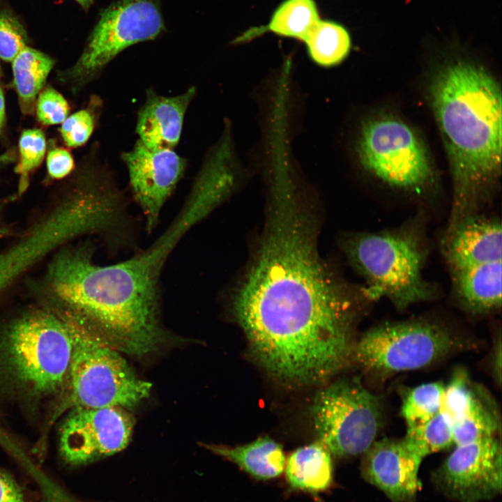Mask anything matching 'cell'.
<instances>
[{
	"label": "cell",
	"mask_w": 502,
	"mask_h": 502,
	"mask_svg": "<svg viewBox=\"0 0 502 502\" xmlns=\"http://www.w3.org/2000/svg\"><path fill=\"white\" fill-rule=\"evenodd\" d=\"M315 229L290 183L279 179L256 256L233 301L252 354L287 385L330 377L352 349L354 298L321 260Z\"/></svg>",
	"instance_id": "6da1fadb"
},
{
	"label": "cell",
	"mask_w": 502,
	"mask_h": 502,
	"mask_svg": "<svg viewBox=\"0 0 502 502\" xmlns=\"http://www.w3.org/2000/svg\"><path fill=\"white\" fill-rule=\"evenodd\" d=\"M431 98L452 174L449 229L479 213L501 176V91L482 67L457 60L438 72Z\"/></svg>",
	"instance_id": "7a4b0ae2"
},
{
	"label": "cell",
	"mask_w": 502,
	"mask_h": 502,
	"mask_svg": "<svg viewBox=\"0 0 502 502\" xmlns=\"http://www.w3.org/2000/svg\"><path fill=\"white\" fill-rule=\"evenodd\" d=\"M50 293L64 307L87 319L118 351L143 356L162 340L158 309L122 293L89 252L66 250L52 261L47 275Z\"/></svg>",
	"instance_id": "3957f363"
},
{
	"label": "cell",
	"mask_w": 502,
	"mask_h": 502,
	"mask_svg": "<svg viewBox=\"0 0 502 502\" xmlns=\"http://www.w3.org/2000/svg\"><path fill=\"white\" fill-rule=\"evenodd\" d=\"M72 353L65 309L26 312L0 333V383L31 398L66 385Z\"/></svg>",
	"instance_id": "277c9868"
},
{
	"label": "cell",
	"mask_w": 502,
	"mask_h": 502,
	"mask_svg": "<svg viewBox=\"0 0 502 502\" xmlns=\"http://www.w3.org/2000/svg\"><path fill=\"white\" fill-rule=\"evenodd\" d=\"M344 250L365 280L363 291L369 299L386 298L404 310L435 296L434 287L423 275L428 250L418 223L352 235Z\"/></svg>",
	"instance_id": "5b68a950"
},
{
	"label": "cell",
	"mask_w": 502,
	"mask_h": 502,
	"mask_svg": "<svg viewBox=\"0 0 502 502\" xmlns=\"http://www.w3.org/2000/svg\"><path fill=\"white\" fill-rule=\"evenodd\" d=\"M63 308L72 341L68 406L126 409L146 398L151 383L139 378L87 319Z\"/></svg>",
	"instance_id": "8992f818"
},
{
	"label": "cell",
	"mask_w": 502,
	"mask_h": 502,
	"mask_svg": "<svg viewBox=\"0 0 502 502\" xmlns=\"http://www.w3.org/2000/svg\"><path fill=\"white\" fill-rule=\"evenodd\" d=\"M320 441L333 455L365 453L382 424L379 398L356 379L337 381L315 395L311 406Z\"/></svg>",
	"instance_id": "52a82bcc"
},
{
	"label": "cell",
	"mask_w": 502,
	"mask_h": 502,
	"mask_svg": "<svg viewBox=\"0 0 502 502\" xmlns=\"http://www.w3.org/2000/svg\"><path fill=\"white\" fill-rule=\"evenodd\" d=\"M356 152L363 169L390 187L421 194L434 184V172L425 145L398 119L365 122Z\"/></svg>",
	"instance_id": "ba28073f"
},
{
	"label": "cell",
	"mask_w": 502,
	"mask_h": 502,
	"mask_svg": "<svg viewBox=\"0 0 502 502\" xmlns=\"http://www.w3.org/2000/svg\"><path fill=\"white\" fill-rule=\"evenodd\" d=\"M456 346L457 340L444 326L412 319L369 329L353 347L351 354L366 371L387 375L425 367Z\"/></svg>",
	"instance_id": "9c48e42d"
},
{
	"label": "cell",
	"mask_w": 502,
	"mask_h": 502,
	"mask_svg": "<svg viewBox=\"0 0 502 502\" xmlns=\"http://www.w3.org/2000/svg\"><path fill=\"white\" fill-rule=\"evenodd\" d=\"M164 28L156 0H119L101 12L80 56L71 67L59 72L58 79L78 91L121 52L154 39Z\"/></svg>",
	"instance_id": "30bf717a"
},
{
	"label": "cell",
	"mask_w": 502,
	"mask_h": 502,
	"mask_svg": "<svg viewBox=\"0 0 502 502\" xmlns=\"http://www.w3.org/2000/svg\"><path fill=\"white\" fill-rule=\"evenodd\" d=\"M133 418L119 407L73 408L60 429L61 457L72 465L91 463L123 450Z\"/></svg>",
	"instance_id": "8fae6325"
},
{
	"label": "cell",
	"mask_w": 502,
	"mask_h": 502,
	"mask_svg": "<svg viewBox=\"0 0 502 502\" xmlns=\"http://www.w3.org/2000/svg\"><path fill=\"white\" fill-rule=\"evenodd\" d=\"M436 487L459 502H480L501 491V448L494 436L456 446L432 474Z\"/></svg>",
	"instance_id": "7c38bea8"
},
{
	"label": "cell",
	"mask_w": 502,
	"mask_h": 502,
	"mask_svg": "<svg viewBox=\"0 0 502 502\" xmlns=\"http://www.w3.org/2000/svg\"><path fill=\"white\" fill-rule=\"evenodd\" d=\"M128 171L133 196L151 231L162 208L170 196L185 168V160L173 149L150 148L138 140L122 154Z\"/></svg>",
	"instance_id": "4fadbf2b"
},
{
	"label": "cell",
	"mask_w": 502,
	"mask_h": 502,
	"mask_svg": "<svg viewBox=\"0 0 502 502\" xmlns=\"http://www.w3.org/2000/svg\"><path fill=\"white\" fill-rule=\"evenodd\" d=\"M362 476L393 502H413L420 484L418 471L422 458L402 439L375 441L365 452Z\"/></svg>",
	"instance_id": "5bb4252c"
},
{
	"label": "cell",
	"mask_w": 502,
	"mask_h": 502,
	"mask_svg": "<svg viewBox=\"0 0 502 502\" xmlns=\"http://www.w3.org/2000/svg\"><path fill=\"white\" fill-rule=\"evenodd\" d=\"M443 252L450 273L502 261L501 221L480 213L465 218L447 229Z\"/></svg>",
	"instance_id": "9a60e30c"
},
{
	"label": "cell",
	"mask_w": 502,
	"mask_h": 502,
	"mask_svg": "<svg viewBox=\"0 0 502 502\" xmlns=\"http://www.w3.org/2000/svg\"><path fill=\"white\" fill-rule=\"evenodd\" d=\"M195 91L192 86L175 96L149 91L138 112L139 140L150 148L173 149L179 142L184 116Z\"/></svg>",
	"instance_id": "2e32d148"
},
{
	"label": "cell",
	"mask_w": 502,
	"mask_h": 502,
	"mask_svg": "<svg viewBox=\"0 0 502 502\" xmlns=\"http://www.w3.org/2000/svg\"><path fill=\"white\" fill-rule=\"evenodd\" d=\"M459 305L472 314L489 312L501 305L502 261L450 273Z\"/></svg>",
	"instance_id": "e0dca14e"
},
{
	"label": "cell",
	"mask_w": 502,
	"mask_h": 502,
	"mask_svg": "<svg viewBox=\"0 0 502 502\" xmlns=\"http://www.w3.org/2000/svg\"><path fill=\"white\" fill-rule=\"evenodd\" d=\"M213 453L238 465L257 480H268L280 476L284 471L286 459L282 447L268 436L236 447L205 445Z\"/></svg>",
	"instance_id": "ac0fdd59"
},
{
	"label": "cell",
	"mask_w": 502,
	"mask_h": 502,
	"mask_svg": "<svg viewBox=\"0 0 502 502\" xmlns=\"http://www.w3.org/2000/svg\"><path fill=\"white\" fill-rule=\"evenodd\" d=\"M284 469L287 482L296 489L322 492L329 487L333 480L331 453L320 441L291 452Z\"/></svg>",
	"instance_id": "d6986e66"
},
{
	"label": "cell",
	"mask_w": 502,
	"mask_h": 502,
	"mask_svg": "<svg viewBox=\"0 0 502 502\" xmlns=\"http://www.w3.org/2000/svg\"><path fill=\"white\" fill-rule=\"evenodd\" d=\"M11 62L20 110L31 115L35 112L36 98L44 88L54 60L41 51L26 46Z\"/></svg>",
	"instance_id": "ffe728a7"
},
{
	"label": "cell",
	"mask_w": 502,
	"mask_h": 502,
	"mask_svg": "<svg viewBox=\"0 0 502 502\" xmlns=\"http://www.w3.org/2000/svg\"><path fill=\"white\" fill-rule=\"evenodd\" d=\"M320 20L314 0H285L275 10L269 23L250 30L243 39L266 31L304 41Z\"/></svg>",
	"instance_id": "44dd1931"
},
{
	"label": "cell",
	"mask_w": 502,
	"mask_h": 502,
	"mask_svg": "<svg viewBox=\"0 0 502 502\" xmlns=\"http://www.w3.org/2000/svg\"><path fill=\"white\" fill-rule=\"evenodd\" d=\"M304 42L313 61L324 67L342 61L351 45L349 33L344 26L335 22L321 20L310 31Z\"/></svg>",
	"instance_id": "7402d4cb"
},
{
	"label": "cell",
	"mask_w": 502,
	"mask_h": 502,
	"mask_svg": "<svg viewBox=\"0 0 502 502\" xmlns=\"http://www.w3.org/2000/svg\"><path fill=\"white\" fill-rule=\"evenodd\" d=\"M402 439L411 451L423 459L454 443L452 423L440 411L423 424L406 427Z\"/></svg>",
	"instance_id": "603a6c76"
},
{
	"label": "cell",
	"mask_w": 502,
	"mask_h": 502,
	"mask_svg": "<svg viewBox=\"0 0 502 502\" xmlns=\"http://www.w3.org/2000/svg\"><path fill=\"white\" fill-rule=\"evenodd\" d=\"M445 386L439 381L418 385L402 398L401 416L406 427L423 424L441 411Z\"/></svg>",
	"instance_id": "cb8c5ba5"
},
{
	"label": "cell",
	"mask_w": 502,
	"mask_h": 502,
	"mask_svg": "<svg viewBox=\"0 0 502 502\" xmlns=\"http://www.w3.org/2000/svg\"><path fill=\"white\" fill-rule=\"evenodd\" d=\"M498 425L496 414L478 397L468 411L452 425L453 443L463 445L494 436Z\"/></svg>",
	"instance_id": "d4e9b609"
},
{
	"label": "cell",
	"mask_w": 502,
	"mask_h": 502,
	"mask_svg": "<svg viewBox=\"0 0 502 502\" xmlns=\"http://www.w3.org/2000/svg\"><path fill=\"white\" fill-rule=\"evenodd\" d=\"M46 138L40 129L24 130L18 142L15 172L20 176V189L26 185L29 175L43 162L46 152Z\"/></svg>",
	"instance_id": "484cf974"
},
{
	"label": "cell",
	"mask_w": 502,
	"mask_h": 502,
	"mask_svg": "<svg viewBox=\"0 0 502 502\" xmlns=\"http://www.w3.org/2000/svg\"><path fill=\"white\" fill-rule=\"evenodd\" d=\"M477 398L467 374L457 372L445 386L441 411L452 425L468 411Z\"/></svg>",
	"instance_id": "4316f807"
},
{
	"label": "cell",
	"mask_w": 502,
	"mask_h": 502,
	"mask_svg": "<svg viewBox=\"0 0 502 502\" xmlns=\"http://www.w3.org/2000/svg\"><path fill=\"white\" fill-rule=\"evenodd\" d=\"M26 31L19 20L10 11L0 10V58L12 61L26 46Z\"/></svg>",
	"instance_id": "83f0119b"
},
{
	"label": "cell",
	"mask_w": 502,
	"mask_h": 502,
	"mask_svg": "<svg viewBox=\"0 0 502 502\" xmlns=\"http://www.w3.org/2000/svg\"><path fill=\"white\" fill-rule=\"evenodd\" d=\"M38 121L45 126L62 123L68 116L70 108L66 98L51 86L39 93L35 105Z\"/></svg>",
	"instance_id": "f1b7e54d"
},
{
	"label": "cell",
	"mask_w": 502,
	"mask_h": 502,
	"mask_svg": "<svg viewBox=\"0 0 502 502\" xmlns=\"http://www.w3.org/2000/svg\"><path fill=\"white\" fill-rule=\"evenodd\" d=\"M93 113L82 109L68 116L62 123L60 133L65 144L70 148L84 144L94 130Z\"/></svg>",
	"instance_id": "f546056e"
},
{
	"label": "cell",
	"mask_w": 502,
	"mask_h": 502,
	"mask_svg": "<svg viewBox=\"0 0 502 502\" xmlns=\"http://www.w3.org/2000/svg\"><path fill=\"white\" fill-rule=\"evenodd\" d=\"M46 164L47 173L52 178H63L75 169L72 155L61 147H54L49 150Z\"/></svg>",
	"instance_id": "4dcf8cb0"
},
{
	"label": "cell",
	"mask_w": 502,
	"mask_h": 502,
	"mask_svg": "<svg viewBox=\"0 0 502 502\" xmlns=\"http://www.w3.org/2000/svg\"><path fill=\"white\" fill-rule=\"evenodd\" d=\"M0 502H26L16 483L0 471Z\"/></svg>",
	"instance_id": "1f68e13d"
},
{
	"label": "cell",
	"mask_w": 502,
	"mask_h": 502,
	"mask_svg": "<svg viewBox=\"0 0 502 502\" xmlns=\"http://www.w3.org/2000/svg\"><path fill=\"white\" fill-rule=\"evenodd\" d=\"M17 151L14 149H10L0 153V171L10 164L15 162L17 160Z\"/></svg>",
	"instance_id": "d6a6232c"
},
{
	"label": "cell",
	"mask_w": 502,
	"mask_h": 502,
	"mask_svg": "<svg viewBox=\"0 0 502 502\" xmlns=\"http://www.w3.org/2000/svg\"><path fill=\"white\" fill-rule=\"evenodd\" d=\"M501 341H499L498 345H496L494 349V360H493V370L494 373L496 375V379L499 381V383L501 382Z\"/></svg>",
	"instance_id": "836d02e7"
},
{
	"label": "cell",
	"mask_w": 502,
	"mask_h": 502,
	"mask_svg": "<svg viewBox=\"0 0 502 502\" xmlns=\"http://www.w3.org/2000/svg\"><path fill=\"white\" fill-rule=\"evenodd\" d=\"M6 123V104L3 90L0 87V135L2 133Z\"/></svg>",
	"instance_id": "e575fe53"
},
{
	"label": "cell",
	"mask_w": 502,
	"mask_h": 502,
	"mask_svg": "<svg viewBox=\"0 0 502 502\" xmlns=\"http://www.w3.org/2000/svg\"><path fill=\"white\" fill-rule=\"evenodd\" d=\"M0 443L13 447V441L10 439L9 436L6 433L4 429L0 427Z\"/></svg>",
	"instance_id": "d590c367"
},
{
	"label": "cell",
	"mask_w": 502,
	"mask_h": 502,
	"mask_svg": "<svg viewBox=\"0 0 502 502\" xmlns=\"http://www.w3.org/2000/svg\"><path fill=\"white\" fill-rule=\"evenodd\" d=\"M77 1L84 10H87L93 4L94 0H75Z\"/></svg>",
	"instance_id": "8d00e7d4"
}]
</instances>
